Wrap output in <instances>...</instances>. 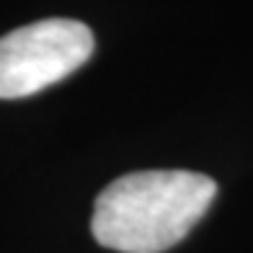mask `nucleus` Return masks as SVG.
Instances as JSON below:
<instances>
[{"label": "nucleus", "mask_w": 253, "mask_h": 253, "mask_svg": "<svg viewBox=\"0 0 253 253\" xmlns=\"http://www.w3.org/2000/svg\"><path fill=\"white\" fill-rule=\"evenodd\" d=\"M93 34L70 18H47L0 37V98H26L73 75L93 54Z\"/></svg>", "instance_id": "obj_2"}, {"label": "nucleus", "mask_w": 253, "mask_h": 253, "mask_svg": "<svg viewBox=\"0 0 253 253\" xmlns=\"http://www.w3.org/2000/svg\"><path fill=\"white\" fill-rule=\"evenodd\" d=\"M217 197L194 170H137L98 194L90 217L96 243L119 253H163L186 238Z\"/></svg>", "instance_id": "obj_1"}]
</instances>
